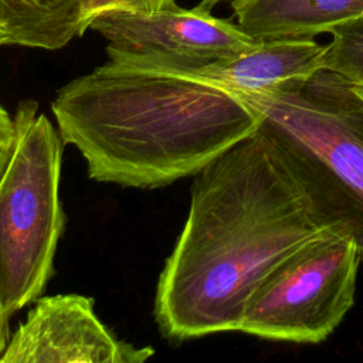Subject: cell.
<instances>
[{
    "instance_id": "6da1fadb",
    "label": "cell",
    "mask_w": 363,
    "mask_h": 363,
    "mask_svg": "<svg viewBox=\"0 0 363 363\" xmlns=\"http://www.w3.org/2000/svg\"><path fill=\"white\" fill-rule=\"evenodd\" d=\"M323 227L258 128L194 174L187 220L157 281L160 332L184 340L238 330L262 277Z\"/></svg>"
},
{
    "instance_id": "7a4b0ae2",
    "label": "cell",
    "mask_w": 363,
    "mask_h": 363,
    "mask_svg": "<svg viewBox=\"0 0 363 363\" xmlns=\"http://www.w3.org/2000/svg\"><path fill=\"white\" fill-rule=\"evenodd\" d=\"M51 109L91 179L138 189L194 176L259 128L257 113L217 85L112 60L61 86Z\"/></svg>"
},
{
    "instance_id": "3957f363",
    "label": "cell",
    "mask_w": 363,
    "mask_h": 363,
    "mask_svg": "<svg viewBox=\"0 0 363 363\" xmlns=\"http://www.w3.org/2000/svg\"><path fill=\"white\" fill-rule=\"evenodd\" d=\"M235 96L257 113L320 221L345 231L363 262V96L325 68L296 88Z\"/></svg>"
},
{
    "instance_id": "277c9868",
    "label": "cell",
    "mask_w": 363,
    "mask_h": 363,
    "mask_svg": "<svg viewBox=\"0 0 363 363\" xmlns=\"http://www.w3.org/2000/svg\"><path fill=\"white\" fill-rule=\"evenodd\" d=\"M13 119L14 142L0 174V302L9 316L43 295L65 225L58 129L33 99L21 101Z\"/></svg>"
},
{
    "instance_id": "5b68a950",
    "label": "cell",
    "mask_w": 363,
    "mask_h": 363,
    "mask_svg": "<svg viewBox=\"0 0 363 363\" xmlns=\"http://www.w3.org/2000/svg\"><path fill=\"white\" fill-rule=\"evenodd\" d=\"M360 255L340 228L323 227L279 259L245 302L238 332L319 343L354 303Z\"/></svg>"
},
{
    "instance_id": "8992f818",
    "label": "cell",
    "mask_w": 363,
    "mask_h": 363,
    "mask_svg": "<svg viewBox=\"0 0 363 363\" xmlns=\"http://www.w3.org/2000/svg\"><path fill=\"white\" fill-rule=\"evenodd\" d=\"M201 1L191 10L108 11L89 28L106 41L108 60L160 71H184L254 48L259 40L238 23L214 17Z\"/></svg>"
},
{
    "instance_id": "52a82bcc",
    "label": "cell",
    "mask_w": 363,
    "mask_h": 363,
    "mask_svg": "<svg viewBox=\"0 0 363 363\" xmlns=\"http://www.w3.org/2000/svg\"><path fill=\"white\" fill-rule=\"evenodd\" d=\"M155 354L119 340L99 320L94 299L78 294L41 296L10 336L1 363H142Z\"/></svg>"
},
{
    "instance_id": "ba28073f",
    "label": "cell",
    "mask_w": 363,
    "mask_h": 363,
    "mask_svg": "<svg viewBox=\"0 0 363 363\" xmlns=\"http://www.w3.org/2000/svg\"><path fill=\"white\" fill-rule=\"evenodd\" d=\"M325 47L312 38H271L241 54L184 71L233 95L262 94L305 84L323 67ZM160 71V69H159Z\"/></svg>"
},
{
    "instance_id": "9c48e42d",
    "label": "cell",
    "mask_w": 363,
    "mask_h": 363,
    "mask_svg": "<svg viewBox=\"0 0 363 363\" xmlns=\"http://www.w3.org/2000/svg\"><path fill=\"white\" fill-rule=\"evenodd\" d=\"M231 7L257 40L313 38L363 17V0H233Z\"/></svg>"
},
{
    "instance_id": "30bf717a",
    "label": "cell",
    "mask_w": 363,
    "mask_h": 363,
    "mask_svg": "<svg viewBox=\"0 0 363 363\" xmlns=\"http://www.w3.org/2000/svg\"><path fill=\"white\" fill-rule=\"evenodd\" d=\"M81 0H0L9 44L60 50L79 33Z\"/></svg>"
},
{
    "instance_id": "8fae6325",
    "label": "cell",
    "mask_w": 363,
    "mask_h": 363,
    "mask_svg": "<svg viewBox=\"0 0 363 363\" xmlns=\"http://www.w3.org/2000/svg\"><path fill=\"white\" fill-rule=\"evenodd\" d=\"M330 34L322 68L345 78L363 96V17L335 27Z\"/></svg>"
},
{
    "instance_id": "7c38bea8",
    "label": "cell",
    "mask_w": 363,
    "mask_h": 363,
    "mask_svg": "<svg viewBox=\"0 0 363 363\" xmlns=\"http://www.w3.org/2000/svg\"><path fill=\"white\" fill-rule=\"evenodd\" d=\"M176 7V0H81L79 33L82 35L98 16L108 11L155 13L172 10Z\"/></svg>"
},
{
    "instance_id": "4fadbf2b",
    "label": "cell",
    "mask_w": 363,
    "mask_h": 363,
    "mask_svg": "<svg viewBox=\"0 0 363 363\" xmlns=\"http://www.w3.org/2000/svg\"><path fill=\"white\" fill-rule=\"evenodd\" d=\"M14 119L0 104V174L9 160L14 142Z\"/></svg>"
},
{
    "instance_id": "5bb4252c",
    "label": "cell",
    "mask_w": 363,
    "mask_h": 363,
    "mask_svg": "<svg viewBox=\"0 0 363 363\" xmlns=\"http://www.w3.org/2000/svg\"><path fill=\"white\" fill-rule=\"evenodd\" d=\"M9 319H10V316L6 313V311L0 302V354L4 352V347L10 339Z\"/></svg>"
},
{
    "instance_id": "9a60e30c",
    "label": "cell",
    "mask_w": 363,
    "mask_h": 363,
    "mask_svg": "<svg viewBox=\"0 0 363 363\" xmlns=\"http://www.w3.org/2000/svg\"><path fill=\"white\" fill-rule=\"evenodd\" d=\"M9 44V35L6 31V27L0 21V45H7Z\"/></svg>"
},
{
    "instance_id": "2e32d148",
    "label": "cell",
    "mask_w": 363,
    "mask_h": 363,
    "mask_svg": "<svg viewBox=\"0 0 363 363\" xmlns=\"http://www.w3.org/2000/svg\"><path fill=\"white\" fill-rule=\"evenodd\" d=\"M203 1H206V3L210 4V6H213L214 3H217V1H220V0H203Z\"/></svg>"
}]
</instances>
